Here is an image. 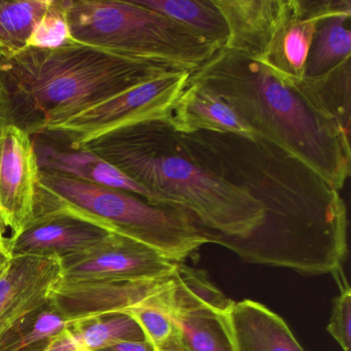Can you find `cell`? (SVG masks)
Listing matches in <instances>:
<instances>
[{"instance_id": "4dcf8cb0", "label": "cell", "mask_w": 351, "mask_h": 351, "mask_svg": "<svg viewBox=\"0 0 351 351\" xmlns=\"http://www.w3.org/2000/svg\"><path fill=\"white\" fill-rule=\"evenodd\" d=\"M156 351H163V350H161V349H157V350Z\"/></svg>"}, {"instance_id": "4fadbf2b", "label": "cell", "mask_w": 351, "mask_h": 351, "mask_svg": "<svg viewBox=\"0 0 351 351\" xmlns=\"http://www.w3.org/2000/svg\"><path fill=\"white\" fill-rule=\"evenodd\" d=\"M61 279L59 258L11 256L0 275V339L26 316L48 305Z\"/></svg>"}, {"instance_id": "7402d4cb", "label": "cell", "mask_w": 351, "mask_h": 351, "mask_svg": "<svg viewBox=\"0 0 351 351\" xmlns=\"http://www.w3.org/2000/svg\"><path fill=\"white\" fill-rule=\"evenodd\" d=\"M312 99L350 131V59L316 79L302 80Z\"/></svg>"}, {"instance_id": "f546056e", "label": "cell", "mask_w": 351, "mask_h": 351, "mask_svg": "<svg viewBox=\"0 0 351 351\" xmlns=\"http://www.w3.org/2000/svg\"><path fill=\"white\" fill-rule=\"evenodd\" d=\"M159 349L163 351H189V349L182 344V341L180 340L176 332L173 338H172L167 344L164 345L163 347Z\"/></svg>"}, {"instance_id": "cb8c5ba5", "label": "cell", "mask_w": 351, "mask_h": 351, "mask_svg": "<svg viewBox=\"0 0 351 351\" xmlns=\"http://www.w3.org/2000/svg\"><path fill=\"white\" fill-rule=\"evenodd\" d=\"M171 297L172 280L167 289L126 312L136 320L145 340L156 349L167 344L176 332L171 315Z\"/></svg>"}, {"instance_id": "ffe728a7", "label": "cell", "mask_w": 351, "mask_h": 351, "mask_svg": "<svg viewBox=\"0 0 351 351\" xmlns=\"http://www.w3.org/2000/svg\"><path fill=\"white\" fill-rule=\"evenodd\" d=\"M69 332L83 351H96L128 341L145 340L136 320L127 313L104 314L71 322Z\"/></svg>"}, {"instance_id": "5bb4252c", "label": "cell", "mask_w": 351, "mask_h": 351, "mask_svg": "<svg viewBox=\"0 0 351 351\" xmlns=\"http://www.w3.org/2000/svg\"><path fill=\"white\" fill-rule=\"evenodd\" d=\"M227 318L235 351H305L285 320L258 302H232Z\"/></svg>"}, {"instance_id": "d6986e66", "label": "cell", "mask_w": 351, "mask_h": 351, "mask_svg": "<svg viewBox=\"0 0 351 351\" xmlns=\"http://www.w3.org/2000/svg\"><path fill=\"white\" fill-rule=\"evenodd\" d=\"M152 11L162 14L223 48L227 44V22L215 0H135Z\"/></svg>"}, {"instance_id": "2e32d148", "label": "cell", "mask_w": 351, "mask_h": 351, "mask_svg": "<svg viewBox=\"0 0 351 351\" xmlns=\"http://www.w3.org/2000/svg\"><path fill=\"white\" fill-rule=\"evenodd\" d=\"M34 145L40 170L126 191L145 199L147 202L151 198V195L143 186L92 152L86 149L61 151L50 145Z\"/></svg>"}, {"instance_id": "52a82bcc", "label": "cell", "mask_w": 351, "mask_h": 351, "mask_svg": "<svg viewBox=\"0 0 351 351\" xmlns=\"http://www.w3.org/2000/svg\"><path fill=\"white\" fill-rule=\"evenodd\" d=\"M344 1L215 0L229 32L223 48L265 65L285 81H302L316 25Z\"/></svg>"}, {"instance_id": "1f68e13d", "label": "cell", "mask_w": 351, "mask_h": 351, "mask_svg": "<svg viewBox=\"0 0 351 351\" xmlns=\"http://www.w3.org/2000/svg\"><path fill=\"white\" fill-rule=\"evenodd\" d=\"M0 49H1V48H0Z\"/></svg>"}, {"instance_id": "ba28073f", "label": "cell", "mask_w": 351, "mask_h": 351, "mask_svg": "<svg viewBox=\"0 0 351 351\" xmlns=\"http://www.w3.org/2000/svg\"><path fill=\"white\" fill-rule=\"evenodd\" d=\"M189 71H173L143 82L51 130L71 149L112 129L147 120H166L188 83Z\"/></svg>"}, {"instance_id": "3957f363", "label": "cell", "mask_w": 351, "mask_h": 351, "mask_svg": "<svg viewBox=\"0 0 351 351\" xmlns=\"http://www.w3.org/2000/svg\"><path fill=\"white\" fill-rule=\"evenodd\" d=\"M173 71L180 69L75 40L56 49H0V124L28 135L48 134L85 110Z\"/></svg>"}, {"instance_id": "f1b7e54d", "label": "cell", "mask_w": 351, "mask_h": 351, "mask_svg": "<svg viewBox=\"0 0 351 351\" xmlns=\"http://www.w3.org/2000/svg\"><path fill=\"white\" fill-rule=\"evenodd\" d=\"M10 260H11V256L5 245V238L0 232V275L3 274L9 266Z\"/></svg>"}, {"instance_id": "8fae6325", "label": "cell", "mask_w": 351, "mask_h": 351, "mask_svg": "<svg viewBox=\"0 0 351 351\" xmlns=\"http://www.w3.org/2000/svg\"><path fill=\"white\" fill-rule=\"evenodd\" d=\"M110 233L95 221L63 209H34L21 231L5 242L11 256L62 260L93 247Z\"/></svg>"}, {"instance_id": "277c9868", "label": "cell", "mask_w": 351, "mask_h": 351, "mask_svg": "<svg viewBox=\"0 0 351 351\" xmlns=\"http://www.w3.org/2000/svg\"><path fill=\"white\" fill-rule=\"evenodd\" d=\"M75 149L99 156L143 186L149 203L186 211L204 229L244 238L264 221L262 205L199 163L167 119L124 125Z\"/></svg>"}, {"instance_id": "5b68a950", "label": "cell", "mask_w": 351, "mask_h": 351, "mask_svg": "<svg viewBox=\"0 0 351 351\" xmlns=\"http://www.w3.org/2000/svg\"><path fill=\"white\" fill-rule=\"evenodd\" d=\"M34 209H63L81 215L153 248L172 262L184 263L208 243L200 226L186 211L46 170L40 169Z\"/></svg>"}, {"instance_id": "9a60e30c", "label": "cell", "mask_w": 351, "mask_h": 351, "mask_svg": "<svg viewBox=\"0 0 351 351\" xmlns=\"http://www.w3.org/2000/svg\"><path fill=\"white\" fill-rule=\"evenodd\" d=\"M174 130L182 134L198 131L231 133L239 136H256L238 114L217 94L188 80L167 119Z\"/></svg>"}, {"instance_id": "e0dca14e", "label": "cell", "mask_w": 351, "mask_h": 351, "mask_svg": "<svg viewBox=\"0 0 351 351\" xmlns=\"http://www.w3.org/2000/svg\"><path fill=\"white\" fill-rule=\"evenodd\" d=\"M351 1L320 20L310 45L304 79H316L350 59Z\"/></svg>"}, {"instance_id": "30bf717a", "label": "cell", "mask_w": 351, "mask_h": 351, "mask_svg": "<svg viewBox=\"0 0 351 351\" xmlns=\"http://www.w3.org/2000/svg\"><path fill=\"white\" fill-rule=\"evenodd\" d=\"M38 174L30 135L13 125L0 124V232L5 240L32 219Z\"/></svg>"}, {"instance_id": "4316f807", "label": "cell", "mask_w": 351, "mask_h": 351, "mask_svg": "<svg viewBox=\"0 0 351 351\" xmlns=\"http://www.w3.org/2000/svg\"><path fill=\"white\" fill-rule=\"evenodd\" d=\"M69 328L29 351H81ZM83 351V350H82Z\"/></svg>"}, {"instance_id": "7c38bea8", "label": "cell", "mask_w": 351, "mask_h": 351, "mask_svg": "<svg viewBox=\"0 0 351 351\" xmlns=\"http://www.w3.org/2000/svg\"><path fill=\"white\" fill-rule=\"evenodd\" d=\"M171 276L155 280L59 281L50 304L66 322L126 313L167 289Z\"/></svg>"}, {"instance_id": "6da1fadb", "label": "cell", "mask_w": 351, "mask_h": 351, "mask_svg": "<svg viewBox=\"0 0 351 351\" xmlns=\"http://www.w3.org/2000/svg\"><path fill=\"white\" fill-rule=\"evenodd\" d=\"M180 134L199 163L250 193L264 209L262 226L247 237L201 228L208 243L245 262L301 274H332L342 267L348 254L346 206L313 170L256 135Z\"/></svg>"}, {"instance_id": "8992f818", "label": "cell", "mask_w": 351, "mask_h": 351, "mask_svg": "<svg viewBox=\"0 0 351 351\" xmlns=\"http://www.w3.org/2000/svg\"><path fill=\"white\" fill-rule=\"evenodd\" d=\"M64 7L75 42L131 58L192 73L221 49L135 0H64Z\"/></svg>"}, {"instance_id": "9c48e42d", "label": "cell", "mask_w": 351, "mask_h": 351, "mask_svg": "<svg viewBox=\"0 0 351 351\" xmlns=\"http://www.w3.org/2000/svg\"><path fill=\"white\" fill-rule=\"evenodd\" d=\"M62 281L155 280L171 276L176 262L125 236L110 233L93 247L60 260Z\"/></svg>"}, {"instance_id": "ac0fdd59", "label": "cell", "mask_w": 351, "mask_h": 351, "mask_svg": "<svg viewBox=\"0 0 351 351\" xmlns=\"http://www.w3.org/2000/svg\"><path fill=\"white\" fill-rule=\"evenodd\" d=\"M230 307L173 308L176 334L189 351H235L228 324Z\"/></svg>"}, {"instance_id": "603a6c76", "label": "cell", "mask_w": 351, "mask_h": 351, "mask_svg": "<svg viewBox=\"0 0 351 351\" xmlns=\"http://www.w3.org/2000/svg\"><path fill=\"white\" fill-rule=\"evenodd\" d=\"M49 303L26 316L0 339V351H29L69 328Z\"/></svg>"}, {"instance_id": "d4e9b609", "label": "cell", "mask_w": 351, "mask_h": 351, "mask_svg": "<svg viewBox=\"0 0 351 351\" xmlns=\"http://www.w3.org/2000/svg\"><path fill=\"white\" fill-rule=\"evenodd\" d=\"M65 16L64 0H53L32 32L27 48L56 49L73 42Z\"/></svg>"}, {"instance_id": "484cf974", "label": "cell", "mask_w": 351, "mask_h": 351, "mask_svg": "<svg viewBox=\"0 0 351 351\" xmlns=\"http://www.w3.org/2000/svg\"><path fill=\"white\" fill-rule=\"evenodd\" d=\"M332 275L340 293L332 301V314L326 330L343 351H351V289L342 267Z\"/></svg>"}, {"instance_id": "44dd1931", "label": "cell", "mask_w": 351, "mask_h": 351, "mask_svg": "<svg viewBox=\"0 0 351 351\" xmlns=\"http://www.w3.org/2000/svg\"><path fill=\"white\" fill-rule=\"evenodd\" d=\"M53 0H0V48L16 53L27 48L32 32Z\"/></svg>"}, {"instance_id": "d6a6232c", "label": "cell", "mask_w": 351, "mask_h": 351, "mask_svg": "<svg viewBox=\"0 0 351 351\" xmlns=\"http://www.w3.org/2000/svg\"><path fill=\"white\" fill-rule=\"evenodd\" d=\"M82 351V350H81Z\"/></svg>"}, {"instance_id": "83f0119b", "label": "cell", "mask_w": 351, "mask_h": 351, "mask_svg": "<svg viewBox=\"0 0 351 351\" xmlns=\"http://www.w3.org/2000/svg\"><path fill=\"white\" fill-rule=\"evenodd\" d=\"M157 349L147 340L128 341L106 347L96 351H156Z\"/></svg>"}, {"instance_id": "7a4b0ae2", "label": "cell", "mask_w": 351, "mask_h": 351, "mask_svg": "<svg viewBox=\"0 0 351 351\" xmlns=\"http://www.w3.org/2000/svg\"><path fill=\"white\" fill-rule=\"evenodd\" d=\"M189 81L217 94L256 136L274 143L336 191L350 176L349 133L309 95L248 57L221 48Z\"/></svg>"}]
</instances>
